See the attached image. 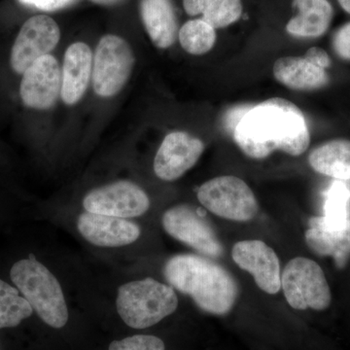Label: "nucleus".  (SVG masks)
<instances>
[{"label": "nucleus", "instance_id": "nucleus-27", "mask_svg": "<svg viewBox=\"0 0 350 350\" xmlns=\"http://www.w3.org/2000/svg\"><path fill=\"white\" fill-rule=\"evenodd\" d=\"M25 5L42 11H56L75 3L76 0H19Z\"/></svg>", "mask_w": 350, "mask_h": 350}, {"label": "nucleus", "instance_id": "nucleus-29", "mask_svg": "<svg viewBox=\"0 0 350 350\" xmlns=\"http://www.w3.org/2000/svg\"><path fill=\"white\" fill-rule=\"evenodd\" d=\"M90 1L94 2V3L96 4H98V5L112 6L116 5V4L124 1V0H90Z\"/></svg>", "mask_w": 350, "mask_h": 350}, {"label": "nucleus", "instance_id": "nucleus-17", "mask_svg": "<svg viewBox=\"0 0 350 350\" xmlns=\"http://www.w3.org/2000/svg\"><path fill=\"white\" fill-rule=\"evenodd\" d=\"M294 16L286 25L290 36L298 38H319L325 34L334 18L329 0H293Z\"/></svg>", "mask_w": 350, "mask_h": 350}, {"label": "nucleus", "instance_id": "nucleus-10", "mask_svg": "<svg viewBox=\"0 0 350 350\" xmlns=\"http://www.w3.org/2000/svg\"><path fill=\"white\" fill-rule=\"evenodd\" d=\"M61 39L59 25L46 15L31 17L23 25L11 52L14 71L24 75L41 57L49 55Z\"/></svg>", "mask_w": 350, "mask_h": 350}, {"label": "nucleus", "instance_id": "nucleus-21", "mask_svg": "<svg viewBox=\"0 0 350 350\" xmlns=\"http://www.w3.org/2000/svg\"><path fill=\"white\" fill-rule=\"evenodd\" d=\"M183 7L188 15L202 16L215 29L234 24L243 13L241 0H183Z\"/></svg>", "mask_w": 350, "mask_h": 350}, {"label": "nucleus", "instance_id": "nucleus-9", "mask_svg": "<svg viewBox=\"0 0 350 350\" xmlns=\"http://www.w3.org/2000/svg\"><path fill=\"white\" fill-rule=\"evenodd\" d=\"M83 206L89 213L119 218L144 215L150 200L146 193L131 181H117L88 193Z\"/></svg>", "mask_w": 350, "mask_h": 350}, {"label": "nucleus", "instance_id": "nucleus-5", "mask_svg": "<svg viewBox=\"0 0 350 350\" xmlns=\"http://www.w3.org/2000/svg\"><path fill=\"white\" fill-rule=\"evenodd\" d=\"M282 289L288 305L297 310H324L332 301L323 269L313 260L296 257L282 273Z\"/></svg>", "mask_w": 350, "mask_h": 350}, {"label": "nucleus", "instance_id": "nucleus-18", "mask_svg": "<svg viewBox=\"0 0 350 350\" xmlns=\"http://www.w3.org/2000/svg\"><path fill=\"white\" fill-rule=\"evenodd\" d=\"M273 76L280 84L296 91H312L327 86L330 78L326 69L305 57H280L273 64Z\"/></svg>", "mask_w": 350, "mask_h": 350}, {"label": "nucleus", "instance_id": "nucleus-3", "mask_svg": "<svg viewBox=\"0 0 350 350\" xmlns=\"http://www.w3.org/2000/svg\"><path fill=\"white\" fill-rule=\"evenodd\" d=\"M11 280L47 325L61 329L68 321L63 289L56 276L33 256L13 265Z\"/></svg>", "mask_w": 350, "mask_h": 350}, {"label": "nucleus", "instance_id": "nucleus-7", "mask_svg": "<svg viewBox=\"0 0 350 350\" xmlns=\"http://www.w3.org/2000/svg\"><path fill=\"white\" fill-rule=\"evenodd\" d=\"M135 55L125 39L114 34L103 36L94 53L92 81L94 93L111 98L122 91L130 79Z\"/></svg>", "mask_w": 350, "mask_h": 350}, {"label": "nucleus", "instance_id": "nucleus-22", "mask_svg": "<svg viewBox=\"0 0 350 350\" xmlns=\"http://www.w3.org/2000/svg\"><path fill=\"white\" fill-rule=\"evenodd\" d=\"M180 45L194 56L206 54L216 42V29L202 19L188 21L178 31Z\"/></svg>", "mask_w": 350, "mask_h": 350}, {"label": "nucleus", "instance_id": "nucleus-16", "mask_svg": "<svg viewBox=\"0 0 350 350\" xmlns=\"http://www.w3.org/2000/svg\"><path fill=\"white\" fill-rule=\"evenodd\" d=\"M93 72V54L87 44L76 42L68 46L62 73V100L75 105L86 93Z\"/></svg>", "mask_w": 350, "mask_h": 350}, {"label": "nucleus", "instance_id": "nucleus-4", "mask_svg": "<svg viewBox=\"0 0 350 350\" xmlns=\"http://www.w3.org/2000/svg\"><path fill=\"white\" fill-rule=\"evenodd\" d=\"M178 308L174 288L147 278L122 285L116 308L120 317L131 328H149L170 317Z\"/></svg>", "mask_w": 350, "mask_h": 350}, {"label": "nucleus", "instance_id": "nucleus-30", "mask_svg": "<svg viewBox=\"0 0 350 350\" xmlns=\"http://www.w3.org/2000/svg\"><path fill=\"white\" fill-rule=\"evenodd\" d=\"M338 3L342 7V10L350 15V0H338Z\"/></svg>", "mask_w": 350, "mask_h": 350}, {"label": "nucleus", "instance_id": "nucleus-13", "mask_svg": "<svg viewBox=\"0 0 350 350\" xmlns=\"http://www.w3.org/2000/svg\"><path fill=\"white\" fill-rule=\"evenodd\" d=\"M61 92V68L51 55L41 57L23 75L20 96L25 107L49 109L57 103Z\"/></svg>", "mask_w": 350, "mask_h": 350}, {"label": "nucleus", "instance_id": "nucleus-14", "mask_svg": "<svg viewBox=\"0 0 350 350\" xmlns=\"http://www.w3.org/2000/svg\"><path fill=\"white\" fill-rule=\"evenodd\" d=\"M78 231L90 243L100 247H120L135 243L140 228L125 218L83 213L77 220Z\"/></svg>", "mask_w": 350, "mask_h": 350}, {"label": "nucleus", "instance_id": "nucleus-12", "mask_svg": "<svg viewBox=\"0 0 350 350\" xmlns=\"http://www.w3.org/2000/svg\"><path fill=\"white\" fill-rule=\"evenodd\" d=\"M204 151L199 138L184 131L170 133L154 159V172L161 180L174 181L192 169Z\"/></svg>", "mask_w": 350, "mask_h": 350}, {"label": "nucleus", "instance_id": "nucleus-2", "mask_svg": "<svg viewBox=\"0 0 350 350\" xmlns=\"http://www.w3.org/2000/svg\"><path fill=\"white\" fill-rule=\"evenodd\" d=\"M163 275L170 286L211 314H228L238 299V284L231 273L206 257L175 255L165 262Z\"/></svg>", "mask_w": 350, "mask_h": 350}, {"label": "nucleus", "instance_id": "nucleus-26", "mask_svg": "<svg viewBox=\"0 0 350 350\" xmlns=\"http://www.w3.org/2000/svg\"><path fill=\"white\" fill-rule=\"evenodd\" d=\"M334 51L340 59L350 61V22L342 25L333 36Z\"/></svg>", "mask_w": 350, "mask_h": 350}, {"label": "nucleus", "instance_id": "nucleus-1", "mask_svg": "<svg viewBox=\"0 0 350 350\" xmlns=\"http://www.w3.org/2000/svg\"><path fill=\"white\" fill-rule=\"evenodd\" d=\"M239 149L254 160L268 158L275 151L298 157L310 144L305 115L292 101L273 98L243 115L234 131Z\"/></svg>", "mask_w": 350, "mask_h": 350}, {"label": "nucleus", "instance_id": "nucleus-8", "mask_svg": "<svg viewBox=\"0 0 350 350\" xmlns=\"http://www.w3.org/2000/svg\"><path fill=\"white\" fill-rule=\"evenodd\" d=\"M162 223L165 231L206 257L222 256L223 246L213 228L199 211L188 204H178L165 211Z\"/></svg>", "mask_w": 350, "mask_h": 350}, {"label": "nucleus", "instance_id": "nucleus-15", "mask_svg": "<svg viewBox=\"0 0 350 350\" xmlns=\"http://www.w3.org/2000/svg\"><path fill=\"white\" fill-rule=\"evenodd\" d=\"M305 234L306 245L319 256L333 257L338 266H345L350 257V219L331 222L324 216L312 217Z\"/></svg>", "mask_w": 350, "mask_h": 350}, {"label": "nucleus", "instance_id": "nucleus-24", "mask_svg": "<svg viewBox=\"0 0 350 350\" xmlns=\"http://www.w3.org/2000/svg\"><path fill=\"white\" fill-rule=\"evenodd\" d=\"M350 191L344 182L336 180L326 193L324 217L331 222H342L347 218Z\"/></svg>", "mask_w": 350, "mask_h": 350}, {"label": "nucleus", "instance_id": "nucleus-19", "mask_svg": "<svg viewBox=\"0 0 350 350\" xmlns=\"http://www.w3.org/2000/svg\"><path fill=\"white\" fill-rule=\"evenodd\" d=\"M140 14L152 42L159 49H167L178 36V25L170 0H142Z\"/></svg>", "mask_w": 350, "mask_h": 350}, {"label": "nucleus", "instance_id": "nucleus-11", "mask_svg": "<svg viewBox=\"0 0 350 350\" xmlns=\"http://www.w3.org/2000/svg\"><path fill=\"white\" fill-rule=\"evenodd\" d=\"M232 257L239 268L253 276L262 291L275 295L282 289L280 259L275 251L264 241H239L232 247Z\"/></svg>", "mask_w": 350, "mask_h": 350}, {"label": "nucleus", "instance_id": "nucleus-23", "mask_svg": "<svg viewBox=\"0 0 350 350\" xmlns=\"http://www.w3.org/2000/svg\"><path fill=\"white\" fill-rule=\"evenodd\" d=\"M33 310L25 297L8 283L0 280V329L12 328L31 317Z\"/></svg>", "mask_w": 350, "mask_h": 350}, {"label": "nucleus", "instance_id": "nucleus-25", "mask_svg": "<svg viewBox=\"0 0 350 350\" xmlns=\"http://www.w3.org/2000/svg\"><path fill=\"white\" fill-rule=\"evenodd\" d=\"M108 350H165L160 338L151 335H135L114 340Z\"/></svg>", "mask_w": 350, "mask_h": 350}, {"label": "nucleus", "instance_id": "nucleus-28", "mask_svg": "<svg viewBox=\"0 0 350 350\" xmlns=\"http://www.w3.org/2000/svg\"><path fill=\"white\" fill-rule=\"evenodd\" d=\"M306 59L312 62L315 66L319 68L327 69L330 68L331 59L329 55L327 54L325 50L320 47H312L306 51L305 56Z\"/></svg>", "mask_w": 350, "mask_h": 350}, {"label": "nucleus", "instance_id": "nucleus-20", "mask_svg": "<svg viewBox=\"0 0 350 350\" xmlns=\"http://www.w3.org/2000/svg\"><path fill=\"white\" fill-rule=\"evenodd\" d=\"M313 170L336 180H350V140L334 139L319 145L308 156Z\"/></svg>", "mask_w": 350, "mask_h": 350}, {"label": "nucleus", "instance_id": "nucleus-6", "mask_svg": "<svg viewBox=\"0 0 350 350\" xmlns=\"http://www.w3.org/2000/svg\"><path fill=\"white\" fill-rule=\"evenodd\" d=\"M198 200L211 213L237 222L252 220L259 209L250 186L231 175L215 177L202 184L198 191Z\"/></svg>", "mask_w": 350, "mask_h": 350}]
</instances>
